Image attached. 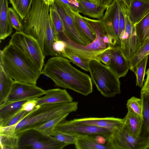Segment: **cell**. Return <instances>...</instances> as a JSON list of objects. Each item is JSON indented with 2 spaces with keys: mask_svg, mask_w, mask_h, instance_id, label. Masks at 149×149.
<instances>
[{
  "mask_svg": "<svg viewBox=\"0 0 149 149\" xmlns=\"http://www.w3.org/2000/svg\"><path fill=\"white\" fill-rule=\"evenodd\" d=\"M1 149H18L19 136L15 134H0Z\"/></svg>",
  "mask_w": 149,
  "mask_h": 149,
  "instance_id": "cell-30",
  "label": "cell"
},
{
  "mask_svg": "<svg viewBox=\"0 0 149 149\" xmlns=\"http://www.w3.org/2000/svg\"><path fill=\"white\" fill-rule=\"evenodd\" d=\"M18 135V149H62L68 145L35 129L25 131Z\"/></svg>",
  "mask_w": 149,
  "mask_h": 149,
  "instance_id": "cell-9",
  "label": "cell"
},
{
  "mask_svg": "<svg viewBox=\"0 0 149 149\" xmlns=\"http://www.w3.org/2000/svg\"><path fill=\"white\" fill-rule=\"evenodd\" d=\"M0 65L14 81L36 84L41 74L26 62L10 44L0 50Z\"/></svg>",
  "mask_w": 149,
  "mask_h": 149,
  "instance_id": "cell-3",
  "label": "cell"
},
{
  "mask_svg": "<svg viewBox=\"0 0 149 149\" xmlns=\"http://www.w3.org/2000/svg\"><path fill=\"white\" fill-rule=\"evenodd\" d=\"M140 46L139 40L136 34L134 25L130 20L127 12L125 15V28L124 34L118 47L129 62Z\"/></svg>",
  "mask_w": 149,
  "mask_h": 149,
  "instance_id": "cell-13",
  "label": "cell"
},
{
  "mask_svg": "<svg viewBox=\"0 0 149 149\" xmlns=\"http://www.w3.org/2000/svg\"><path fill=\"white\" fill-rule=\"evenodd\" d=\"M149 12V0H132L127 9V15L135 25Z\"/></svg>",
  "mask_w": 149,
  "mask_h": 149,
  "instance_id": "cell-18",
  "label": "cell"
},
{
  "mask_svg": "<svg viewBox=\"0 0 149 149\" xmlns=\"http://www.w3.org/2000/svg\"><path fill=\"white\" fill-rule=\"evenodd\" d=\"M60 0L68 5L75 13H81V7L77 0Z\"/></svg>",
  "mask_w": 149,
  "mask_h": 149,
  "instance_id": "cell-39",
  "label": "cell"
},
{
  "mask_svg": "<svg viewBox=\"0 0 149 149\" xmlns=\"http://www.w3.org/2000/svg\"><path fill=\"white\" fill-rule=\"evenodd\" d=\"M141 98L143 104V125L149 131V95L141 93Z\"/></svg>",
  "mask_w": 149,
  "mask_h": 149,
  "instance_id": "cell-33",
  "label": "cell"
},
{
  "mask_svg": "<svg viewBox=\"0 0 149 149\" xmlns=\"http://www.w3.org/2000/svg\"><path fill=\"white\" fill-rule=\"evenodd\" d=\"M49 14L56 32L57 41L67 42L69 40L66 34L61 18L55 9L52 5L49 6Z\"/></svg>",
  "mask_w": 149,
  "mask_h": 149,
  "instance_id": "cell-25",
  "label": "cell"
},
{
  "mask_svg": "<svg viewBox=\"0 0 149 149\" xmlns=\"http://www.w3.org/2000/svg\"><path fill=\"white\" fill-rule=\"evenodd\" d=\"M74 18L77 27L82 36L88 44L94 41L96 34L93 29L79 13H75Z\"/></svg>",
  "mask_w": 149,
  "mask_h": 149,
  "instance_id": "cell-23",
  "label": "cell"
},
{
  "mask_svg": "<svg viewBox=\"0 0 149 149\" xmlns=\"http://www.w3.org/2000/svg\"><path fill=\"white\" fill-rule=\"evenodd\" d=\"M97 136L76 138L74 144L75 148L77 149H109L107 145L100 143L97 142L96 139Z\"/></svg>",
  "mask_w": 149,
  "mask_h": 149,
  "instance_id": "cell-24",
  "label": "cell"
},
{
  "mask_svg": "<svg viewBox=\"0 0 149 149\" xmlns=\"http://www.w3.org/2000/svg\"><path fill=\"white\" fill-rule=\"evenodd\" d=\"M49 6L43 0H33L29 12L21 20L23 32L37 40L42 50L46 33L54 29L50 15Z\"/></svg>",
  "mask_w": 149,
  "mask_h": 149,
  "instance_id": "cell-5",
  "label": "cell"
},
{
  "mask_svg": "<svg viewBox=\"0 0 149 149\" xmlns=\"http://www.w3.org/2000/svg\"><path fill=\"white\" fill-rule=\"evenodd\" d=\"M147 75L144 85L142 86L141 91L142 93L149 95V68L146 72Z\"/></svg>",
  "mask_w": 149,
  "mask_h": 149,
  "instance_id": "cell-43",
  "label": "cell"
},
{
  "mask_svg": "<svg viewBox=\"0 0 149 149\" xmlns=\"http://www.w3.org/2000/svg\"><path fill=\"white\" fill-rule=\"evenodd\" d=\"M69 121L76 125H89L105 128L112 132L120 128L125 123L124 118L114 117H88L74 119Z\"/></svg>",
  "mask_w": 149,
  "mask_h": 149,
  "instance_id": "cell-15",
  "label": "cell"
},
{
  "mask_svg": "<svg viewBox=\"0 0 149 149\" xmlns=\"http://www.w3.org/2000/svg\"><path fill=\"white\" fill-rule=\"evenodd\" d=\"M28 100L5 102L0 105V127L20 111L22 105Z\"/></svg>",
  "mask_w": 149,
  "mask_h": 149,
  "instance_id": "cell-20",
  "label": "cell"
},
{
  "mask_svg": "<svg viewBox=\"0 0 149 149\" xmlns=\"http://www.w3.org/2000/svg\"><path fill=\"white\" fill-rule=\"evenodd\" d=\"M37 104L36 98L28 100L22 105L21 110L30 112L34 109Z\"/></svg>",
  "mask_w": 149,
  "mask_h": 149,
  "instance_id": "cell-41",
  "label": "cell"
},
{
  "mask_svg": "<svg viewBox=\"0 0 149 149\" xmlns=\"http://www.w3.org/2000/svg\"><path fill=\"white\" fill-rule=\"evenodd\" d=\"M148 149H149V148H148Z\"/></svg>",
  "mask_w": 149,
  "mask_h": 149,
  "instance_id": "cell-48",
  "label": "cell"
},
{
  "mask_svg": "<svg viewBox=\"0 0 149 149\" xmlns=\"http://www.w3.org/2000/svg\"><path fill=\"white\" fill-rule=\"evenodd\" d=\"M21 20L25 17L31 8L33 0H9Z\"/></svg>",
  "mask_w": 149,
  "mask_h": 149,
  "instance_id": "cell-29",
  "label": "cell"
},
{
  "mask_svg": "<svg viewBox=\"0 0 149 149\" xmlns=\"http://www.w3.org/2000/svg\"><path fill=\"white\" fill-rule=\"evenodd\" d=\"M14 81L0 65V105L6 100Z\"/></svg>",
  "mask_w": 149,
  "mask_h": 149,
  "instance_id": "cell-26",
  "label": "cell"
},
{
  "mask_svg": "<svg viewBox=\"0 0 149 149\" xmlns=\"http://www.w3.org/2000/svg\"><path fill=\"white\" fill-rule=\"evenodd\" d=\"M111 57L108 67L119 78L125 77L130 69L129 63L118 47L110 49Z\"/></svg>",
  "mask_w": 149,
  "mask_h": 149,
  "instance_id": "cell-16",
  "label": "cell"
},
{
  "mask_svg": "<svg viewBox=\"0 0 149 149\" xmlns=\"http://www.w3.org/2000/svg\"><path fill=\"white\" fill-rule=\"evenodd\" d=\"M70 60L61 56L49 58L41 72L59 87L70 89L86 96L93 92L91 77L74 67Z\"/></svg>",
  "mask_w": 149,
  "mask_h": 149,
  "instance_id": "cell-1",
  "label": "cell"
},
{
  "mask_svg": "<svg viewBox=\"0 0 149 149\" xmlns=\"http://www.w3.org/2000/svg\"><path fill=\"white\" fill-rule=\"evenodd\" d=\"M127 108L131 109L134 112L142 116L143 110L142 102L141 99L132 97L127 101Z\"/></svg>",
  "mask_w": 149,
  "mask_h": 149,
  "instance_id": "cell-35",
  "label": "cell"
},
{
  "mask_svg": "<svg viewBox=\"0 0 149 149\" xmlns=\"http://www.w3.org/2000/svg\"><path fill=\"white\" fill-rule=\"evenodd\" d=\"M30 112L21 110L15 115L0 127H7L14 125L15 126Z\"/></svg>",
  "mask_w": 149,
  "mask_h": 149,
  "instance_id": "cell-38",
  "label": "cell"
},
{
  "mask_svg": "<svg viewBox=\"0 0 149 149\" xmlns=\"http://www.w3.org/2000/svg\"><path fill=\"white\" fill-rule=\"evenodd\" d=\"M119 11L118 0H113L108 6L102 18L100 20L113 47H118Z\"/></svg>",
  "mask_w": 149,
  "mask_h": 149,
  "instance_id": "cell-12",
  "label": "cell"
},
{
  "mask_svg": "<svg viewBox=\"0 0 149 149\" xmlns=\"http://www.w3.org/2000/svg\"><path fill=\"white\" fill-rule=\"evenodd\" d=\"M148 38H149V29L147 31L144 37L143 40V43Z\"/></svg>",
  "mask_w": 149,
  "mask_h": 149,
  "instance_id": "cell-47",
  "label": "cell"
},
{
  "mask_svg": "<svg viewBox=\"0 0 149 149\" xmlns=\"http://www.w3.org/2000/svg\"><path fill=\"white\" fill-rule=\"evenodd\" d=\"M9 20L13 27L16 31L23 32V26L19 15L13 8H9Z\"/></svg>",
  "mask_w": 149,
  "mask_h": 149,
  "instance_id": "cell-34",
  "label": "cell"
},
{
  "mask_svg": "<svg viewBox=\"0 0 149 149\" xmlns=\"http://www.w3.org/2000/svg\"><path fill=\"white\" fill-rule=\"evenodd\" d=\"M81 7V13L90 17L101 20L107 7L100 6L85 0H77Z\"/></svg>",
  "mask_w": 149,
  "mask_h": 149,
  "instance_id": "cell-21",
  "label": "cell"
},
{
  "mask_svg": "<svg viewBox=\"0 0 149 149\" xmlns=\"http://www.w3.org/2000/svg\"><path fill=\"white\" fill-rule=\"evenodd\" d=\"M45 92V91L36 84L14 81L7 99L4 103L39 97L44 95Z\"/></svg>",
  "mask_w": 149,
  "mask_h": 149,
  "instance_id": "cell-14",
  "label": "cell"
},
{
  "mask_svg": "<svg viewBox=\"0 0 149 149\" xmlns=\"http://www.w3.org/2000/svg\"><path fill=\"white\" fill-rule=\"evenodd\" d=\"M9 43L32 67L41 73L45 56L37 40L24 32L16 31L11 35Z\"/></svg>",
  "mask_w": 149,
  "mask_h": 149,
  "instance_id": "cell-6",
  "label": "cell"
},
{
  "mask_svg": "<svg viewBox=\"0 0 149 149\" xmlns=\"http://www.w3.org/2000/svg\"><path fill=\"white\" fill-rule=\"evenodd\" d=\"M148 58V55L145 57L138 63L135 68L134 73L136 76V86L140 88L143 86Z\"/></svg>",
  "mask_w": 149,
  "mask_h": 149,
  "instance_id": "cell-32",
  "label": "cell"
},
{
  "mask_svg": "<svg viewBox=\"0 0 149 149\" xmlns=\"http://www.w3.org/2000/svg\"><path fill=\"white\" fill-rule=\"evenodd\" d=\"M55 0H43L45 4L49 6L54 4Z\"/></svg>",
  "mask_w": 149,
  "mask_h": 149,
  "instance_id": "cell-46",
  "label": "cell"
},
{
  "mask_svg": "<svg viewBox=\"0 0 149 149\" xmlns=\"http://www.w3.org/2000/svg\"><path fill=\"white\" fill-rule=\"evenodd\" d=\"M97 5L108 7L113 0H85Z\"/></svg>",
  "mask_w": 149,
  "mask_h": 149,
  "instance_id": "cell-44",
  "label": "cell"
},
{
  "mask_svg": "<svg viewBox=\"0 0 149 149\" xmlns=\"http://www.w3.org/2000/svg\"><path fill=\"white\" fill-rule=\"evenodd\" d=\"M45 95L36 98L38 105L68 102L73 101V98L65 89L54 88L45 91Z\"/></svg>",
  "mask_w": 149,
  "mask_h": 149,
  "instance_id": "cell-17",
  "label": "cell"
},
{
  "mask_svg": "<svg viewBox=\"0 0 149 149\" xmlns=\"http://www.w3.org/2000/svg\"><path fill=\"white\" fill-rule=\"evenodd\" d=\"M78 102L72 101L56 104H37L14 127V134L16 135L35 129L48 120L60 116L76 111Z\"/></svg>",
  "mask_w": 149,
  "mask_h": 149,
  "instance_id": "cell-2",
  "label": "cell"
},
{
  "mask_svg": "<svg viewBox=\"0 0 149 149\" xmlns=\"http://www.w3.org/2000/svg\"><path fill=\"white\" fill-rule=\"evenodd\" d=\"M51 136L68 145L74 144L76 141V138L74 137L55 131L53 132Z\"/></svg>",
  "mask_w": 149,
  "mask_h": 149,
  "instance_id": "cell-37",
  "label": "cell"
},
{
  "mask_svg": "<svg viewBox=\"0 0 149 149\" xmlns=\"http://www.w3.org/2000/svg\"><path fill=\"white\" fill-rule=\"evenodd\" d=\"M123 2L127 7H129L132 0H119Z\"/></svg>",
  "mask_w": 149,
  "mask_h": 149,
  "instance_id": "cell-45",
  "label": "cell"
},
{
  "mask_svg": "<svg viewBox=\"0 0 149 149\" xmlns=\"http://www.w3.org/2000/svg\"><path fill=\"white\" fill-rule=\"evenodd\" d=\"M69 113H66L50 119L35 130L46 136H51L54 131L55 127L59 123L64 120Z\"/></svg>",
  "mask_w": 149,
  "mask_h": 149,
  "instance_id": "cell-27",
  "label": "cell"
},
{
  "mask_svg": "<svg viewBox=\"0 0 149 149\" xmlns=\"http://www.w3.org/2000/svg\"><path fill=\"white\" fill-rule=\"evenodd\" d=\"M0 41L5 39L13 32L9 19L8 0H0Z\"/></svg>",
  "mask_w": 149,
  "mask_h": 149,
  "instance_id": "cell-19",
  "label": "cell"
},
{
  "mask_svg": "<svg viewBox=\"0 0 149 149\" xmlns=\"http://www.w3.org/2000/svg\"><path fill=\"white\" fill-rule=\"evenodd\" d=\"M54 131L70 135L75 138L79 136L102 135L108 139L112 132L107 129L86 125H76L65 120L58 124Z\"/></svg>",
  "mask_w": 149,
  "mask_h": 149,
  "instance_id": "cell-11",
  "label": "cell"
},
{
  "mask_svg": "<svg viewBox=\"0 0 149 149\" xmlns=\"http://www.w3.org/2000/svg\"><path fill=\"white\" fill-rule=\"evenodd\" d=\"M87 64L92 82L103 96L113 97L120 93L119 78L107 66L96 59Z\"/></svg>",
  "mask_w": 149,
  "mask_h": 149,
  "instance_id": "cell-7",
  "label": "cell"
},
{
  "mask_svg": "<svg viewBox=\"0 0 149 149\" xmlns=\"http://www.w3.org/2000/svg\"><path fill=\"white\" fill-rule=\"evenodd\" d=\"M134 26L140 46L143 44L144 37L149 29V12Z\"/></svg>",
  "mask_w": 149,
  "mask_h": 149,
  "instance_id": "cell-31",
  "label": "cell"
},
{
  "mask_svg": "<svg viewBox=\"0 0 149 149\" xmlns=\"http://www.w3.org/2000/svg\"><path fill=\"white\" fill-rule=\"evenodd\" d=\"M110 149H147L149 147V131L143 125L137 137L129 131L125 123L112 132L108 140Z\"/></svg>",
  "mask_w": 149,
  "mask_h": 149,
  "instance_id": "cell-8",
  "label": "cell"
},
{
  "mask_svg": "<svg viewBox=\"0 0 149 149\" xmlns=\"http://www.w3.org/2000/svg\"><path fill=\"white\" fill-rule=\"evenodd\" d=\"M58 13L64 26L65 33L70 40L79 45L85 46L88 42L78 30L74 21L75 13L66 4L60 0H55L51 5Z\"/></svg>",
  "mask_w": 149,
  "mask_h": 149,
  "instance_id": "cell-10",
  "label": "cell"
},
{
  "mask_svg": "<svg viewBox=\"0 0 149 149\" xmlns=\"http://www.w3.org/2000/svg\"><path fill=\"white\" fill-rule=\"evenodd\" d=\"M66 47L65 42L58 40L56 41L53 45V49L54 51L58 54L60 56L65 51Z\"/></svg>",
  "mask_w": 149,
  "mask_h": 149,
  "instance_id": "cell-40",
  "label": "cell"
},
{
  "mask_svg": "<svg viewBox=\"0 0 149 149\" xmlns=\"http://www.w3.org/2000/svg\"><path fill=\"white\" fill-rule=\"evenodd\" d=\"M61 56L70 60L72 63L83 70L86 71H89L87 63L84 61L78 56L65 50L61 54Z\"/></svg>",
  "mask_w": 149,
  "mask_h": 149,
  "instance_id": "cell-36",
  "label": "cell"
},
{
  "mask_svg": "<svg viewBox=\"0 0 149 149\" xmlns=\"http://www.w3.org/2000/svg\"><path fill=\"white\" fill-rule=\"evenodd\" d=\"M127 109V113L124 118L125 123L130 132L135 136L140 134L143 125L142 117Z\"/></svg>",
  "mask_w": 149,
  "mask_h": 149,
  "instance_id": "cell-22",
  "label": "cell"
},
{
  "mask_svg": "<svg viewBox=\"0 0 149 149\" xmlns=\"http://www.w3.org/2000/svg\"><path fill=\"white\" fill-rule=\"evenodd\" d=\"M83 17L95 31L96 36L95 40L91 43L83 46L69 39L65 42V50L78 56L87 63L91 60L97 59L99 55L113 47L100 20L90 19L85 16Z\"/></svg>",
  "mask_w": 149,
  "mask_h": 149,
  "instance_id": "cell-4",
  "label": "cell"
},
{
  "mask_svg": "<svg viewBox=\"0 0 149 149\" xmlns=\"http://www.w3.org/2000/svg\"><path fill=\"white\" fill-rule=\"evenodd\" d=\"M149 55V38L139 47L137 51L129 62L130 69L134 73L138 63L146 56Z\"/></svg>",
  "mask_w": 149,
  "mask_h": 149,
  "instance_id": "cell-28",
  "label": "cell"
},
{
  "mask_svg": "<svg viewBox=\"0 0 149 149\" xmlns=\"http://www.w3.org/2000/svg\"><path fill=\"white\" fill-rule=\"evenodd\" d=\"M110 49L108 50L99 55L97 56V59L103 63L105 65H107L110 59Z\"/></svg>",
  "mask_w": 149,
  "mask_h": 149,
  "instance_id": "cell-42",
  "label": "cell"
}]
</instances>
